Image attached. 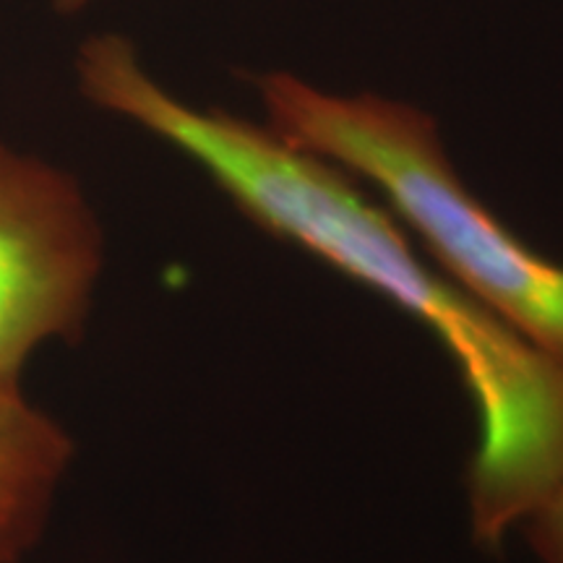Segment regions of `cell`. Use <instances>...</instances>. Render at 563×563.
I'll list each match as a JSON object with an SVG mask.
<instances>
[{
	"instance_id": "obj_3",
	"label": "cell",
	"mask_w": 563,
	"mask_h": 563,
	"mask_svg": "<svg viewBox=\"0 0 563 563\" xmlns=\"http://www.w3.org/2000/svg\"><path fill=\"white\" fill-rule=\"evenodd\" d=\"M104 235L74 175L0 141V391H21L34 352L81 336Z\"/></svg>"
},
{
	"instance_id": "obj_1",
	"label": "cell",
	"mask_w": 563,
	"mask_h": 563,
	"mask_svg": "<svg viewBox=\"0 0 563 563\" xmlns=\"http://www.w3.org/2000/svg\"><path fill=\"white\" fill-rule=\"evenodd\" d=\"M76 79L95 108L191 159L256 228L382 295L441 342L477 415L467 464L477 545L496 551L559 488L563 363L454 287L347 170L290 144L269 123L180 100L121 34L84 42Z\"/></svg>"
},
{
	"instance_id": "obj_4",
	"label": "cell",
	"mask_w": 563,
	"mask_h": 563,
	"mask_svg": "<svg viewBox=\"0 0 563 563\" xmlns=\"http://www.w3.org/2000/svg\"><path fill=\"white\" fill-rule=\"evenodd\" d=\"M74 439L24 391H0V563L40 543L74 462Z\"/></svg>"
},
{
	"instance_id": "obj_6",
	"label": "cell",
	"mask_w": 563,
	"mask_h": 563,
	"mask_svg": "<svg viewBox=\"0 0 563 563\" xmlns=\"http://www.w3.org/2000/svg\"><path fill=\"white\" fill-rule=\"evenodd\" d=\"M95 3V0H53L55 11L58 13H76V11H84L87 5Z\"/></svg>"
},
{
	"instance_id": "obj_2",
	"label": "cell",
	"mask_w": 563,
	"mask_h": 563,
	"mask_svg": "<svg viewBox=\"0 0 563 563\" xmlns=\"http://www.w3.org/2000/svg\"><path fill=\"white\" fill-rule=\"evenodd\" d=\"M256 89L282 139L376 188L443 277L563 363V264L470 191L426 110L368 91L336 95L285 70L258 76Z\"/></svg>"
},
{
	"instance_id": "obj_5",
	"label": "cell",
	"mask_w": 563,
	"mask_h": 563,
	"mask_svg": "<svg viewBox=\"0 0 563 563\" xmlns=\"http://www.w3.org/2000/svg\"><path fill=\"white\" fill-rule=\"evenodd\" d=\"M519 530L525 532L540 563H563V483L525 519Z\"/></svg>"
}]
</instances>
